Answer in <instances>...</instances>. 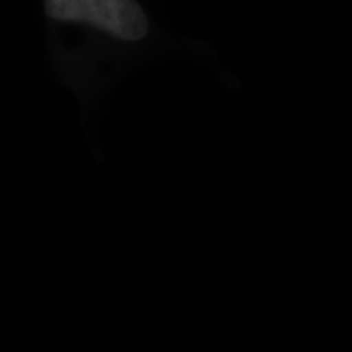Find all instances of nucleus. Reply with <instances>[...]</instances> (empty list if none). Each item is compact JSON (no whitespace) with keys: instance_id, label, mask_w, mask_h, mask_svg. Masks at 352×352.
<instances>
[{"instance_id":"1","label":"nucleus","mask_w":352,"mask_h":352,"mask_svg":"<svg viewBox=\"0 0 352 352\" xmlns=\"http://www.w3.org/2000/svg\"><path fill=\"white\" fill-rule=\"evenodd\" d=\"M44 7L51 19L90 23L126 41L142 39L148 30L135 0H44Z\"/></svg>"}]
</instances>
